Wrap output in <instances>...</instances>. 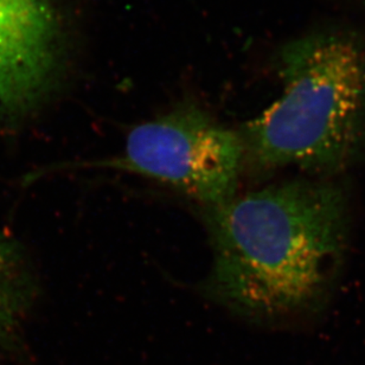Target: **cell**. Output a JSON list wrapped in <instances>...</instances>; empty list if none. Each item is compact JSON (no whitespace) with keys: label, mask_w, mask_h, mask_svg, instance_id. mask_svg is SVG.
I'll use <instances>...</instances> for the list:
<instances>
[{"label":"cell","mask_w":365,"mask_h":365,"mask_svg":"<svg viewBox=\"0 0 365 365\" xmlns=\"http://www.w3.org/2000/svg\"><path fill=\"white\" fill-rule=\"evenodd\" d=\"M57 63L51 0H0V123H21L41 107Z\"/></svg>","instance_id":"obj_4"},{"label":"cell","mask_w":365,"mask_h":365,"mask_svg":"<svg viewBox=\"0 0 365 365\" xmlns=\"http://www.w3.org/2000/svg\"><path fill=\"white\" fill-rule=\"evenodd\" d=\"M284 91L240 133L259 171L297 168L334 175L365 162V50L341 35L288 43Z\"/></svg>","instance_id":"obj_2"},{"label":"cell","mask_w":365,"mask_h":365,"mask_svg":"<svg viewBox=\"0 0 365 365\" xmlns=\"http://www.w3.org/2000/svg\"><path fill=\"white\" fill-rule=\"evenodd\" d=\"M243 159L241 135L189 103L133 127L123 155L103 165L148 177L215 207L236 196Z\"/></svg>","instance_id":"obj_3"},{"label":"cell","mask_w":365,"mask_h":365,"mask_svg":"<svg viewBox=\"0 0 365 365\" xmlns=\"http://www.w3.org/2000/svg\"><path fill=\"white\" fill-rule=\"evenodd\" d=\"M212 264L205 294L240 316L277 322L316 311L344 261L349 202L325 180H293L204 207Z\"/></svg>","instance_id":"obj_1"},{"label":"cell","mask_w":365,"mask_h":365,"mask_svg":"<svg viewBox=\"0 0 365 365\" xmlns=\"http://www.w3.org/2000/svg\"><path fill=\"white\" fill-rule=\"evenodd\" d=\"M38 298L31 257L19 241L0 229V350L14 348Z\"/></svg>","instance_id":"obj_5"}]
</instances>
